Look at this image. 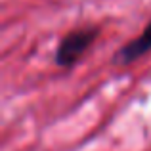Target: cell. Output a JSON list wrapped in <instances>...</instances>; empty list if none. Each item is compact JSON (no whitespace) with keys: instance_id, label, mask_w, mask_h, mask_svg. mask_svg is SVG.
Wrapping results in <instances>:
<instances>
[{"instance_id":"6da1fadb","label":"cell","mask_w":151,"mask_h":151,"mask_svg":"<svg viewBox=\"0 0 151 151\" xmlns=\"http://www.w3.org/2000/svg\"><path fill=\"white\" fill-rule=\"evenodd\" d=\"M98 37H100V29L98 27H81V29L69 31L59 40L58 48H55V54H54L55 65L65 67V69L77 65L86 55L90 46L96 42Z\"/></svg>"},{"instance_id":"7a4b0ae2","label":"cell","mask_w":151,"mask_h":151,"mask_svg":"<svg viewBox=\"0 0 151 151\" xmlns=\"http://www.w3.org/2000/svg\"><path fill=\"white\" fill-rule=\"evenodd\" d=\"M149 52H151V19L138 37H134L132 40H128L115 52L113 63L115 65H130V63L142 59L144 55H147Z\"/></svg>"}]
</instances>
